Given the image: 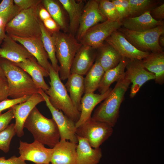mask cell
Segmentation results:
<instances>
[{"label": "cell", "mask_w": 164, "mask_h": 164, "mask_svg": "<svg viewBox=\"0 0 164 164\" xmlns=\"http://www.w3.org/2000/svg\"><path fill=\"white\" fill-rule=\"evenodd\" d=\"M43 6L49 12L51 18L57 23L63 32L68 31L66 19L61 7L56 1L53 0L42 1Z\"/></svg>", "instance_id": "cell-31"}, {"label": "cell", "mask_w": 164, "mask_h": 164, "mask_svg": "<svg viewBox=\"0 0 164 164\" xmlns=\"http://www.w3.org/2000/svg\"><path fill=\"white\" fill-rule=\"evenodd\" d=\"M1 58V57L0 56V60ZM0 76L3 77H5L4 74L2 69L1 66L0 64Z\"/></svg>", "instance_id": "cell-47"}, {"label": "cell", "mask_w": 164, "mask_h": 164, "mask_svg": "<svg viewBox=\"0 0 164 164\" xmlns=\"http://www.w3.org/2000/svg\"><path fill=\"white\" fill-rule=\"evenodd\" d=\"M130 84L125 73V76L117 82L109 94L95 110L92 119L114 127L119 117L120 108Z\"/></svg>", "instance_id": "cell-1"}, {"label": "cell", "mask_w": 164, "mask_h": 164, "mask_svg": "<svg viewBox=\"0 0 164 164\" xmlns=\"http://www.w3.org/2000/svg\"><path fill=\"white\" fill-rule=\"evenodd\" d=\"M77 137L76 164H97L102 157L101 149L93 148L86 139Z\"/></svg>", "instance_id": "cell-22"}, {"label": "cell", "mask_w": 164, "mask_h": 164, "mask_svg": "<svg viewBox=\"0 0 164 164\" xmlns=\"http://www.w3.org/2000/svg\"><path fill=\"white\" fill-rule=\"evenodd\" d=\"M24 127L33 135L35 141L53 148L60 139L59 130L53 119L43 115L35 107L26 120Z\"/></svg>", "instance_id": "cell-3"}, {"label": "cell", "mask_w": 164, "mask_h": 164, "mask_svg": "<svg viewBox=\"0 0 164 164\" xmlns=\"http://www.w3.org/2000/svg\"><path fill=\"white\" fill-rule=\"evenodd\" d=\"M16 134L15 124L12 123L0 132V149L5 153L9 152L13 137Z\"/></svg>", "instance_id": "cell-35"}, {"label": "cell", "mask_w": 164, "mask_h": 164, "mask_svg": "<svg viewBox=\"0 0 164 164\" xmlns=\"http://www.w3.org/2000/svg\"></svg>", "instance_id": "cell-48"}, {"label": "cell", "mask_w": 164, "mask_h": 164, "mask_svg": "<svg viewBox=\"0 0 164 164\" xmlns=\"http://www.w3.org/2000/svg\"><path fill=\"white\" fill-rule=\"evenodd\" d=\"M121 26L122 23L119 20L107 19L90 28L79 42L82 45L89 46L97 50L104 44V42L113 32Z\"/></svg>", "instance_id": "cell-9"}, {"label": "cell", "mask_w": 164, "mask_h": 164, "mask_svg": "<svg viewBox=\"0 0 164 164\" xmlns=\"http://www.w3.org/2000/svg\"><path fill=\"white\" fill-rule=\"evenodd\" d=\"M14 118L12 108L6 112L0 114V132L5 130L9 125L11 120Z\"/></svg>", "instance_id": "cell-38"}, {"label": "cell", "mask_w": 164, "mask_h": 164, "mask_svg": "<svg viewBox=\"0 0 164 164\" xmlns=\"http://www.w3.org/2000/svg\"><path fill=\"white\" fill-rule=\"evenodd\" d=\"M138 50L149 52L163 51L159 43L160 36L164 34V26H159L146 31L137 32L121 27L118 29Z\"/></svg>", "instance_id": "cell-7"}, {"label": "cell", "mask_w": 164, "mask_h": 164, "mask_svg": "<svg viewBox=\"0 0 164 164\" xmlns=\"http://www.w3.org/2000/svg\"><path fill=\"white\" fill-rule=\"evenodd\" d=\"M42 22L46 29L51 34L56 33L60 31L61 29L60 26L52 18Z\"/></svg>", "instance_id": "cell-40"}, {"label": "cell", "mask_w": 164, "mask_h": 164, "mask_svg": "<svg viewBox=\"0 0 164 164\" xmlns=\"http://www.w3.org/2000/svg\"><path fill=\"white\" fill-rule=\"evenodd\" d=\"M152 18L157 21H163L164 19V4L155 7L150 11Z\"/></svg>", "instance_id": "cell-42"}, {"label": "cell", "mask_w": 164, "mask_h": 164, "mask_svg": "<svg viewBox=\"0 0 164 164\" xmlns=\"http://www.w3.org/2000/svg\"><path fill=\"white\" fill-rule=\"evenodd\" d=\"M10 36L23 46L36 59L39 64L49 72L50 64L48 61V55L44 48L41 37L23 38L15 36Z\"/></svg>", "instance_id": "cell-18"}, {"label": "cell", "mask_w": 164, "mask_h": 164, "mask_svg": "<svg viewBox=\"0 0 164 164\" xmlns=\"http://www.w3.org/2000/svg\"><path fill=\"white\" fill-rule=\"evenodd\" d=\"M117 11L119 20L121 21L129 17L130 7L128 0H112Z\"/></svg>", "instance_id": "cell-36"}, {"label": "cell", "mask_w": 164, "mask_h": 164, "mask_svg": "<svg viewBox=\"0 0 164 164\" xmlns=\"http://www.w3.org/2000/svg\"><path fill=\"white\" fill-rule=\"evenodd\" d=\"M122 27L126 29L137 32H142L164 25L163 21H157L153 19L150 11L134 17L127 18L121 21Z\"/></svg>", "instance_id": "cell-21"}, {"label": "cell", "mask_w": 164, "mask_h": 164, "mask_svg": "<svg viewBox=\"0 0 164 164\" xmlns=\"http://www.w3.org/2000/svg\"><path fill=\"white\" fill-rule=\"evenodd\" d=\"M95 61H97L105 72L116 66L122 57L111 45L103 44L97 49Z\"/></svg>", "instance_id": "cell-27"}, {"label": "cell", "mask_w": 164, "mask_h": 164, "mask_svg": "<svg viewBox=\"0 0 164 164\" xmlns=\"http://www.w3.org/2000/svg\"><path fill=\"white\" fill-rule=\"evenodd\" d=\"M0 164H27L20 157L14 155L8 159L5 157H0Z\"/></svg>", "instance_id": "cell-43"}, {"label": "cell", "mask_w": 164, "mask_h": 164, "mask_svg": "<svg viewBox=\"0 0 164 164\" xmlns=\"http://www.w3.org/2000/svg\"><path fill=\"white\" fill-rule=\"evenodd\" d=\"M97 0L100 12L107 19L113 21L119 20V16L115 5L111 1Z\"/></svg>", "instance_id": "cell-34"}, {"label": "cell", "mask_w": 164, "mask_h": 164, "mask_svg": "<svg viewBox=\"0 0 164 164\" xmlns=\"http://www.w3.org/2000/svg\"><path fill=\"white\" fill-rule=\"evenodd\" d=\"M39 23L41 30V39L44 48L51 62L52 67L56 72H59V65L56 56V46L53 37L46 29L40 19Z\"/></svg>", "instance_id": "cell-30"}, {"label": "cell", "mask_w": 164, "mask_h": 164, "mask_svg": "<svg viewBox=\"0 0 164 164\" xmlns=\"http://www.w3.org/2000/svg\"><path fill=\"white\" fill-rule=\"evenodd\" d=\"M52 35L55 42L56 58L60 64L59 77L61 80H64L67 79L71 74L73 60L82 44L75 36L69 33L60 31Z\"/></svg>", "instance_id": "cell-6"}, {"label": "cell", "mask_w": 164, "mask_h": 164, "mask_svg": "<svg viewBox=\"0 0 164 164\" xmlns=\"http://www.w3.org/2000/svg\"><path fill=\"white\" fill-rule=\"evenodd\" d=\"M43 101H45L42 96L39 93H36L32 95L26 101L11 108L15 119L16 134L18 137L23 135L24 124L31 111L37 104Z\"/></svg>", "instance_id": "cell-15"}, {"label": "cell", "mask_w": 164, "mask_h": 164, "mask_svg": "<svg viewBox=\"0 0 164 164\" xmlns=\"http://www.w3.org/2000/svg\"><path fill=\"white\" fill-rule=\"evenodd\" d=\"M31 96H25L22 97L12 99L6 98L0 101V114L3 110L10 108L15 105L26 101Z\"/></svg>", "instance_id": "cell-37"}, {"label": "cell", "mask_w": 164, "mask_h": 164, "mask_svg": "<svg viewBox=\"0 0 164 164\" xmlns=\"http://www.w3.org/2000/svg\"><path fill=\"white\" fill-rule=\"evenodd\" d=\"M77 143L60 140L53 148L51 164H76Z\"/></svg>", "instance_id": "cell-19"}, {"label": "cell", "mask_w": 164, "mask_h": 164, "mask_svg": "<svg viewBox=\"0 0 164 164\" xmlns=\"http://www.w3.org/2000/svg\"><path fill=\"white\" fill-rule=\"evenodd\" d=\"M13 63L29 75L38 88L44 91L49 89L50 87L44 78V77L49 76V72L39 64L33 56L27 59L25 62Z\"/></svg>", "instance_id": "cell-20"}, {"label": "cell", "mask_w": 164, "mask_h": 164, "mask_svg": "<svg viewBox=\"0 0 164 164\" xmlns=\"http://www.w3.org/2000/svg\"><path fill=\"white\" fill-rule=\"evenodd\" d=\"M113 127L103 122L90 118L84 124L76 128V134L86 139L93 148L100 146L112 134Z\"/></svg>", "instance_id": "cell-8"}, {"label": "cell", "mask_w": 164, "mask_h": 164, "mask_svg": "<svg viewBox=\"0 0 164 164\" xmlns=\"http://www.w3.org/2000/svg\"><path fill=\"white\" fill-rule=\"evenodd\" d=\"M8 96L9 88L6 78L0 76V101L7 98Z\"/></svg>", "instance_id": "cell-41"}, {"label": "cell", "mask_w": 164, "mask_h": 164, "mask_svg": "<svg viewBox=\"0 0 164 164\" xmlns=\"http://www.w3.org/2000/svg\"><path fill=\"white\" fill-rule=\"evenodd\" d=\"M0 64L8 82L9 96L11 98H17L39 93V88L29 75L22 69L2 58Z\"/></svg>", "instance_id": "cell-2"}, {"label": "cell", "mask_w": 164, "mask_h": 164, "mask_svg": "<svg viewBox=\"0 0 164 164\" xmlns=\"http://www.w3.org/2000/svg\"><path fill=\"white\" fill-rule=\"evenodd\" d=\"M5 25L2 24H0V44L2 42L6 37Z\"/></svg>", "instance_id": "cell-45"}, {"label": "cell", "mask_w": 164, "mask_h": 164, "mask_svg": "<svg viewBox=\"0 0 164 164\" xmlns=\"http://www.w3.org/2000/svg\"><path fill=\"white\" fill-rule=\"evenodd\" d=\"M65 86L73 105L80 112L81 100L84 91V77L75 73H71Z\"/></svg>", "instance_id": "cell-26"}, {"label": "cell", "mask_w": 164, "mask_h": 164, "mask_svg": "<svg viewBox=\"0 0 164 164\" xmlns=\"http://www.w3.org/2000/svg\"><path fill=\"white\" fill-rule=\"evenodd\" d=\"M125 68V76L132 83L130 94L131 98L135 97L145 82L155 79L154 74L143 67L141 60L129 59Z\"/></svg>", "instance_id": "cell-11"}, {"label": "cell", "mask_w": 164, "mask_h": 164, "mask_svg": "<svg viewBox=\"0 0 164 164\" xmlns=\"http://www.w3.org/2000/svg\"><path fill=\"white\" fill-rule=\"evenodd\" d=\"M112 89L110 88L106 92L102 94L94 93H85L81 100L80 114L79 120L76 123V128L91 118V113L94 108L107 97Z\"/></svg>", "instance_id": "cell-23"}, {"label": "cell", "mask_w": 164, "mask_h": 164, "mask_svg": "<svg viewBox=\"0 0 164 164\" xmlns=\"http://www.w3.org/2000/svg\"><path fill=\"white\" fill-rule=\"evenodd\" d=\"M40 4L20 11L5 25L7 34L10 36L23 38L41 37L39 19L38 15Z\"/></svg>", "instance_id": "cell-4"}, {"label": "cell", "mask_w": 164, "mask_h": 164, "mask_svg": "<svg viewBox=\"0 0 164 164\" xmlns=\"http://www.w3.org/2000/svg\"><path fill=\"white\" fill-rule=\"evenodd\" d=\"M58 1L68 15L69 33L75 36L79 28L84 3L82 1L77 2L74 0H59Z\"/></svg>", "instance_id": "cell-25"}, {"label": "cell", "mask_w": 164, "mask_h": 164, "mask_svg": "<svg viewBox=\"0 0 164 164\" xmlns=\"http://www.w3.org/2000/svg\"><path fill=\"white\" fill-rule=\"evenodd\" d=\"M0 56L14 63L25 62L33 56L23 46L7 34L0 47Z\"/></svg>", "instance_id": "cell-16"}, {"label": "cell", "mask_w": 164, "mask_h": 164, "mask_svg": "<svg viewBox=\"0 0 164 164\" xmlns=\"http://www.w3.org/2000/svg\"><path fill=\"white\" fill-rule=\"evenodd\" d=\"M142 64L147 70L153 73L156 84L162 85L164 83V53H150L141 60Z\"/></svg>", "instance_id": "cell-24"}, {"label": "cell", "mask_w": 164, "mask_h": 164, "mask_svg": "<svg viewBox=\"0 0 164 164\" xmlns=\"http://www.w3.org/2000/svg\"><path fill=\"white\" fill-rule=\"evenodd\" d=\"M40 0H14L15 4L21 11L29 9L42 2Z\"/></svg>", "instance_id": "cell-39"}, {"label": "cell", "mask_w": 164, "mask_h": 164, "mask_svg": "<svg viewBox=\"0 0 164 164\" xmlns=\"http://www.w3.org/2000/svg\"><path fill=\"white\" fill-rule=\"evenodd\" d=\"M129 59L122 57L115 67L105 72L98 89L100 93L104 94L110 88L113 82L118 81L125 75V69Z\"/></svg>", "instance_id": "cell-28"}, {"label": "cell", "mask_w": 164, "mask_h": 164, "mask_svg": "<svg viewBox=\"0 0 164 164\" xmlns=\"http://www.w3.org/2000/svg\"><path fill=\"white\" fill-rule=\"evenodd\" d=\"M39 93L43 97L46 104L52 115L58 128L60 140H69L77 143L78 139L76 134V122L63 114L61 111L55 108L50 102L48 97L41 89Z\"/></svg>", "instance_id": "cell-10"}, {"label": "cell", "mask_w": 164, "mask_h": 164, "mask_svg": "<svg viewBox=\"0 0 164 164\" xmlns=\"http://www.w3.org/2000/svg\"><path fill=\"white\" fill-rule=\"evenodd\" d=\"M90 46L82 45L76 53L70 69V73L82 76L86 74L96 59L97 51Z\"/></svg>", "instance_id": "cell-17"}, {"label": "cell", "mask_w": 164, "mask_h": 164, "mask_svg": "<svg viewBox=\"0 0 164 164\" xmlns=\"http://www.w3.org/2000/svg\"><path fill=\"white\" fill-rule=\"evenodd\" d=\"M130 7L129 17L139 16L150 11L160 1L155 0H128Z\"/></svg>", "instance_id": "cell-32"}, {"label": "cell", "mask_w": 164, "mask_h": 164, "mask_svg": "<svg viewBox=\"0 0 164 164\" xmlns=\"http://www.w3.org/2000/svg\"><path fill=\"white\" fill-rule=\"evenodd\" d=\"M38 15L39 19L42 21L51 18L47 10L43 6H40V5L38 11Z\"/></svg>", "instance_id": "cell-44"}, {"label": "cell", "mask_w": 164, "mask_h": 164, "mask_svg": "<svg viewBox=\"0 0 164 164\" xmlns=\"http://www.w3.org/2000/svg\"><path fill=\"white\" fill-rule=\"evenodd\" d=\"M105 41L112 46L122 57L130 60H141L150 53L138 50L118 30L113 32Z\"/></svg>", "instance_id": "cell-14"}, {"label": "cell", "mask_w": 164, "mask_h": 164, "mask_svg": "<svg viewBox=\"0 0 164 164\" xmlns=\"http://www.w3.org/2000/svg\"><path fill=\"white\" fill-rule=\"evenodd\" d=\"M105 71L97 61L93 64L84 77V93H94L98 89Z\"/></svg>", "instance_id": "cell-29"}, {"label": "cell", "mask_w": 164, "mask_h": 164, "mask_svg": "<svg viewBox=\"0 0 164 164\" xmlns=\"http://www.w3.org/2000/svg\"><path fill=\"white\" fill-rule=\"evenodd\" d=\"M164 34L161 35L159 39V43L162 48L164 46Z\"/></svg>", "instance_id": "cell-46"}, {"label": "cell", "mask_w": 164, "mask_h": 164, "mask_svg": "<svg viewBox=\"0 0 164 164\" xmlns=\"http://www.w3.org/2000/svg\"><path fill=\"white\" fill-rule=\"evenodd\" d=\"M21 11L13 0H3L0 3V19L5 25Z\"/></svg>", "instance_id": "cell-33"}, {"label": "cell", "mask_w": 164, "mask_h": 164, "mask_svg": "<svg viewBox=\"0 0 164 164\" xmlns=\"http://www.w3.org/2000/svg\"><path fill=\"white\" fill-rule=\"evenodd\" d=\"M49 76L50 87L45 93L50 102L54 108L62 111L76 123L79 119L80 112L73 105L60 77L59 72L54 70L51 64L49 68Z\"/></svg>", "instance_id": "cell-5"}, {"label": "cell", "mask_w": 164, "mask_h": 164, "mask_svg": "<svg viewBox=\"0 0 164 164\" xmlns=\"http://www.w3.org/2000/svg\"><path fill=\"white\" fill-rule=\"evenodd\" d=\"M107 20L100 12L98 0H89L83 8L76 38L79 41L90 28Z\"/></svg>", "instance_id": "cell-13"}, {"label": "cell", "mask_w": 164, "mask_h": 164, "mask_svg": "<svg viewBox=\"0 0 164 164\" xmlns=\"http://www.w3.org/2000/svg\"><path fill=\"white\" fill-rule=\"evenodd\" d=\"M18 149L22 159L36 164H49L53 151V148H46L44 145L36 141L30 143L20 141Z\"/></svg>", "instance_id": "cell-12"}]
</instances>
